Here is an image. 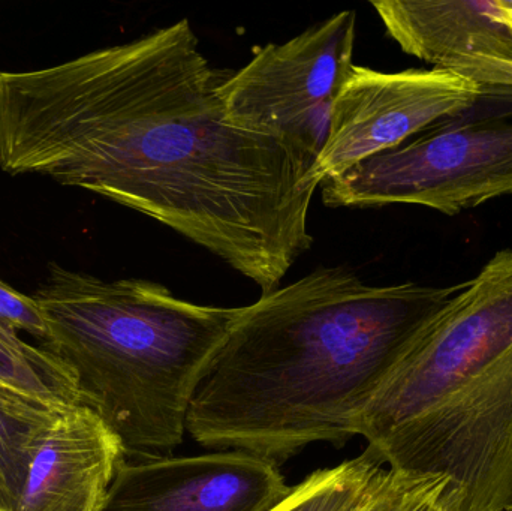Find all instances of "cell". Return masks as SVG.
Here are the masks:
<instances>
[{
    "mask_svg": "<svg viewBox=\"0 0 512 511\" xmlns=\"http://www.w3.org/2000/svg\"><path fill=\"white\" fill-rule=\"evenodd\" d=\"M188 18L35 71L0 72V170L143 213L280 287L312 248L313 162L237 128Z\"/></svg>",
    "mask_w": 512,
    "mask_h": 511,
    "instance_id": "cell-1",
    "label": "cell"
},
{
    "mask_svg": "<svg viewBox=\"0 0 512 511\" xmlns=\"http://www.w3.org/2000/svg\"><path fill=\"white\" fill-rule=\"evenodd\" d=\"M454 287L367 285L319 267L240 308L195 393L186 432L200 446L286 461L358 437L367 405Z\"/></svg>",
    "mask_w": 512,
    "mask_h": 511,
    "instance_id": "cell-2",
    "label": "cell"
},
{
    "mask_svg": "<svg viewBox=\"0 0 512 511\" xmlns=\"http://www.w3.org/2000/svg\"><path fill=\"white\" fill-rule=\"evenodd\" d=\"M358 435L390 470L447 480L462 511H512V251L430 318Z\"/></svg>",
    "mask_w": 512,
    "mask_h": 511,
    "instance_id": "cell-3",
    "label": "cell"
},
{
    "mask_svg": "<svg viewBox=\"0 0 512 511\" xmlns=\"http://www.w3.org/2000/svg\"><path fill=\"white\" fill-rule=\"evenodd\" d=\"M32 297L47 324L41 347L74 372L83 405L120 438L126 459L171 456L240 308L197 305L158 282L104 281L54 263Z\"/></svg>",
    "mask_w": 512,
    "mask_h": 511,
    "instance_id": "cell-4",
    "label": "cell"
},
{
    "mask_svg": "<svg viewBox=\"0 0 512 511\" xmlns=\"http://www.w3.org/2000/svg\"><path fill=\"white\" fill-rule=\"evenodd\" d=\"M330 207L415 204L445 215L512 195V92L474 104L321 183Z\"/></svg>",
    "mask_w": 512,
    "mask_h": 511,
    "instance_id": "cell-5",
    "label": "cell"
},
{
    "mask_svg": "<svg viewBox=\"0 0 512 511\" xmlns=\"http://www.w3.org/2000/svg\"><path fill=\"white\" fill-rule=\"evenodd\" d=\"M355 32L357 12L342 11L283 44L259 48L219 84L230 122L286 141L315 165L334 101L354 66Z\"/></svg>",
    "mask_w": 512,
    "mask_h": 511,
    "instance_id": "cell-6",
    "label": "cell"
},
{
    "mask_svg": "<svg viewBox=\"0 0 512 511\" xmlns=\"http://www.w3.org/2000/svg\"><path fill=\"white\" fill-rule=\"evenodd\" d=\"M481 92L474 81L444 69L384 72L354 65L334 101L327 141L310 177L321 186L469 107Z\"/></svg>",
    "mask_w": 512,
    "mask_h": 511,
    "instance_id": "cell-7",
    "label": "cell"
},
{
    "mask_svg": "<svg viewBox=\"0 0 512 511\" xmlns=\"http://www.w3.org/2000/svg\"><path fill=\"white\" fill-rule=\"evenodd\" d=\"M291 489L277 462L242 450L125 458L104 511H271Z\"/></svg>",
    "mask_w": 512,
    "mask_h": 511,
    "instance_id": "cell-8",
    "label": "cell"
},
{
    "mask_svg": "<svg viewBox=\"0 0 512 511\" xmlns=\"http://www.w3.org/2000/svg\"><path fill=\"white\" fill-rule=\"evenodd\" d=\"M372 6L405 53L483 90L512 92V23L502 0H379Z\"/></svg>",
    "mask_w": 512,
    "mask_h": 511,
    "instance_id": "cell-9",
    "label": "cell"
},
{
    "mask_svg": "<svg viewBox=\"0 0 512 511\" xmlns=\"http://www.w3.org/2000/svg\"><path fill=\"white\" fill-rule=\"evenodd\" d=\"M125 447L86 405L50 426L27 474L17 511H104Z\"/></svg>",
    "mask_w": 512,
    "mask_h": 511,
    "instance_id": "cell-10",
    "label": "cell"
},
{
    "mask_svg": "<svg viewBox=\"0 0 512 511\" xmlns=\"http://www.w3.org/2000/svg\"><path fill=\"white\" fill-rule=\"evenodd\" d=\"M0 389L54 410L83 405L74 372L42 347L0 326Z\"/></svg>",
    "mask_w": 512,
    "mask_h": 511,
    "instance_id": "cell-11",
    "label": "cell"
},
{
    "mask_svg": "<svg viewBox=\"0 0 512 511\" xmlns=\"http://www.w3.org/2000/svg\"><path fill=\"white\" fill-rule=\"evenodd\" d=\"M62 411L0 389V510L17 511L33 458Z\"/></svg>",
    "mask_w": 512,
    "mask_h": 511,
    "instance_id": "cell-12",
    "label": "cell"
},
{
    "mask_svg": "<svg viewBox=\"0 0 512 511\" xmlns=\"http://www.w3.org/2000/svg\"><path fill=\"white\" fill-rule=\"evenodd\" d=\"M385 468L384 459L367 447L363 455L325 468L292 486L274 511H348L364 489Z\"/></svg>",
    "mask_w": 512,
    "mask_h": 511,
    "instance_id": "cell-13",
    "label": "cell"
},
{
    "mask_svg": "<svg viewBox=\"0 0 512 511\" xmlns=\"http://www.w3.org/2000/svg\"><path fill=\"white\" fill-rule=\"evenodd\" d=\"M0 326L14 332L23 330L42 342L48 335L47 324L35 299L24 296L3 281H0Z\"/></svg>",
    "mask_w": 512,
    "mask_h": 511,
    "instance_id": "cell-14",
    "label": "cell"
},
{
    "mask_svg": "<svg viewBox=\"0 0 512 511\" xmlns=\"http://www.w3.org/2000/svg\"><path fill=\"white\" fill-rule=\"evenodd\" d=\"M432 511H462L456 492L451 491L447 486Z\"/></svg>",
    "mask_w": 512,
    "mask_h": 511,
    "instance_id": "cell-15",
    "label": "cell"
},
{
    "mask_svg": "<svg viewBox=\"0 0 512 511\" xmlns=\"http://www.w3.org/2000/svg\"><path fill=\"white\" fill-rule=\"evenodd\" d=\"M447 486L448 483H444V485H442L441 488L436 489L433 494L427 495V497L423 498V500L412 504V506L405 511H432L433 507H435V504L438 503L439 497H441L442 492H444V489L447 488Z\"/></svg>",
    "mask_w": 512,
    "mask_h": 511,
    "instance_id": "cell-16",
    "label": "cell"
},
{
    "mask_svg": "<svg viewBox=\"0 0 512 511\" xmlns=\"http://www.w3.org/2000/svg\"><path fill=\"white\" fill-rule=\"evenodd\" d=\"M502 3H504L505 12H507L508 18H510L512 23V2H508V0H502Z\"/></svg>",
    "mask_w": 512,
    "mask_h": 511,
    "instance_id": "cell-17",
    "label": "cell"
},
{
    "mask_svg": "<svg viewBox=\"0 0 512 511\" xmlns=\"http://www.w3.org/2000/svg\"><path fill=\"white\" fill-rule=\"evenodd\" d=\"M271 511H274V509H273V510H271Z\"/></svg>",
    "mask_w": 512,
    "mask_h": 511,
    "instance_id": "cell-18",
    "label": "cell"
},
{
    "mask_svg": "<svg viewBox=\"0 0 512 511\" xmlns=\"http://www.w3.org/2000/svg\"><path fill=\"white\" fill-rule=\"evenodd\" d=\"M0 511H3V510H0Z\"/></svg>",
    "mask_w": 512,
    "mask_h": 511,
    "instance_id": "cell-19",
    "label": "cell"
}]
</instances>
